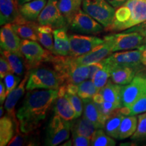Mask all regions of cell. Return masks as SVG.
Instances as JSON below:
<instances>
[{
	"instance_id": "4fadbf2b",
	"label": "cell",
	"mask_w": 146,
	"mask_h": 146,
	"mask_svg": "<svg viewBox=\"0 0 146 146\" xmlns=\"http://www.w3.org/2000/svg\"><path fill=\"white\" fill-rule=\"evenodd\" d=\"M102 62L103 64L108 65L112 71L116 66H139L142 64L141 50L138 48L126 52L114 53L104 58Z\"/></svg>"
},
{
	"instance_id": "ee69618b",
	"label": "cell",
	"mask_w": 146,
	"mask_h": 146,
	"mask_svg": "<svg viewBox=\"0 0 146 146\" xmlns=\"http://www.w3.org/2000/svg\"><path fill=\"white\" fill-rule=\"evenodd\" d=\"M103 66H104V64L102 61L99 62L94 63V64H91L90 65H89V79L92 80L94 75L96 74V72L99 70H100V69L103 68Z\"/></svg>"
},
{
	"instance_id": "277c9868",
	"label": "cell",
	"mask_w": 146,
	"mask_h": 146,
	"mask_svg": "<svg viewBox=\"0 0 146 146\" xmlns=\"http://www.w3.org/2000/svg\"><path fill=\"white\" fill-rule=\"evenodd\" d=\"M30 71L26 89H58L62 85L59 76L56 70L47 67L37 66Z\"/></svg>"
},
{
	"instance_id": "816d5d0a",
	"label": "cell",
	"mask_w": 146,
	"mask_h": 146,
	"mask_svg": "<svg viewBox=\"0 0 146 146\" xmlns=\"http://www.w3.org/2000/svg\"><path fill=\"white\" fill-rule=\"evenodd\" d=\"M4 108H5L3 107L2 105H1V107H0V116H1V117H2L3 116V112H4Z\"/></svg>"
},
{
	"instance_id": "b9f144b4",
	"label": "cell",
	"mask_w": 146,
	"mask_h": 146,
	"mask_svg": "<svg viewBox=\"0 0 146 146\" xmlns=\"http://www.w3.org/2000/svg\"><path fill=\"white\" fill-rule=\"evenodd\" d=\"M10 72H12L10 64H9L8 60L3 56H1V58H0V77H1V79L4 78Z\"/></svg>"
},
{
	"instance_id": "6da1fadb",
	"label": "cell",
	"mask_w": 146,
	"mask_h": 146,
	"mask_svg": "<svg viewBox=\"0 0 146 146\" xmlns=\"http://www.w3.org/2000/svg\"><path fill=\"white\" fill-rule=\"evenodd\" d=\"M58 98V89H34L29 91L16 116L21 132H33L41 126Z\"/></svg>"
},
{
	"instance_id": "d6a6232c",
	"label": "cell",
	"mask_w": 146,
	"mask_h": 146,
	"mask_svg": "<svg viewBox=\"0 0 146 146\" xmlns=\"http://www.w3.org/2000/svg\"><path fill=\"white\" fill-rule=\"evenodd\" d=\"M99 91L92 80H86L78 85L77 95L81 99H89L92 98L94 96L99 92Z\"/></svg>"
},
{
	"instance_id": "d6986e66",
	"label": "cell",
	"mask_w": 146,
	"mask_h": 146,
	"mask_svg": "<svg viewBox=\"0 0 146 146\" xmlns=\"http://www.w3.org/2000/svg\"><path fill=\"white\" fill-rule=\"evenodd\" d=\"M82 100L83 102V116L94 124L96 129H104L107 118L102 114L92 98Z\"/></svg>"
},
{
	"instance_id": "f6af8a7d",
	"label": "cell",
	"mask_w": 146,
	"mask_h": 146,
	"mask_svg": "<svg viewBox=\"0 0 146 146\" xmlns=\"http://www.w3.org/2000/svg\"><path fill=\"white\" fill-rule=\"evenodd\" d=\"M7 96H8V94H7L5 83H3L2 81L1 80V81H0V103H1V105L5 102Z\"/></svg>"
},
{
	"instance_id": "7c38bea8",
	"label": "cell",
	"mask_w": 146,
	"mask_h": 146,
	"mask_svg": "<svg viewBox=\"0 0 146 146\" xmlns=\"http://www.w3.org/2000/svg\"><path fill=\"white\" fill-rule=\"evenodd\" d=\"M70 51L69 56L76 58L87 54L104 42V39L95 36L71 34L69 36Z\"/></svg>"
},
{
	"instance_id": "9a60e30c",
	"label": "cell",
	"mask_w": 146,
	"mask_h": 146,
	"mask_svg": "<svg viewBox=\"0 0 146 146\" xmlns=\"http://www.w3.org/2000/svg\"><path fill=\"white\" fill-rule=\"evenodd\" d=\"M112 52L110 43L104 39L103 43L96 47L89 52L78 57L73 58L77 64L89 66L91 64L102 61L104 58L110 56Z\"/></svg>"
},
{
	"instance_id": "681fc988",
	"label": "cell",
	"mask_w": 146,
	"mask_h": 146,
	"mask_svg": "<svg viewBox=\"0 0 146 146\" xmlns=\"http://www.w3.org/2000/svg\"><path fill=\"white\" fill-rule=\"evenodd\" d=\"M92 100L95 103L97 104H101L102 102H104L103 96H102V95L100 92H98V94H96L95 96H94V97L92 98Z\"/></svg>"
},
{
	"instance_id": "bcb514c9",
	"label": "cell",
	"mask_w": 146,
	"mask_h": 146,
	"mask_svg": "<svg viewBox=\"0 0 146 146\" xmlns=\"http://www.w3.org/2000/svg\"><path fill=\"white\" fill-rule=\"evenodd\" d=\"M39 32L42 33H53L54 32V29L50 25H40L38 28Z\"/></svg>"
},
{
	"instance_id": "ac0fdd59",
	"label": "cell",
	"mask_w": 146,
	"mask_h": 146,
	"mask_svg": "<svg viewBox=\"0 0 146 146\" xmlns=\"http://www.w3.org/2000/svg\"><path fill=\"white\" fill-rule=\"evenodd\" d=\"M17 0H0V25L12 24L21 17Z\"/></svg>"
},
{
	"instance_id": "484cf974",
	"label": "cell",
	"mask_w": 146,
	"mask_h": 146,
	"mask_svg": "<svg viewBox=\"0 0 146 146\" xmlns=\"http://www.w3.org/2000/svg\"><path fill=\"white\" fill-rule=\"evenodd\" d=\"M96 129L94 124L84 116L76 118L75 120H73L71 124V131L72 134L74 133L85 136L89 139H92Z\"/></svg>"
},
{
	"instance_id": "ab89813d",
	"label": "cell",
	"mask_w": 146,
	"mask_h": 146,
	"mask_svg": "<svg viewBox=\"0 0 146 146\" xmlns=\"http://www.w3.org/2000/svg\"><path fill=\"white\" fill-rule=\"evenodd\" d=\"M27 137L25 135V133L21 134V133H18V129L17 130V133L12 140L9 142L8 145L9 146H21L26 145V143L27 142Z\"/></svg>"
},
{
	"instance_id": "e0dca14e",
	"label": "cell",
	"mask_w": 146,
	"mask_h": 146,
	"mask_svg": "<svg viewBox=\"0 0 146 146\" xmlns=\"http://www.w3.org/2000/svg\"><path fill=\"white\" fill-rule=\"evenodd\" d=\"M14 31L23 39H29L32 41H38V28L39 24L35 21H29L21 17L12 23Z\"/></svg>"
},
{
	"instance_id": "2e32d148",
	"label": "cell",
	"mask_w": 146,
	"mask_h": 146,
	"mask_svg": "<svg viewBox=\"0 0 146 146\" xmlns=\"http://www.w3.org/2000/svg\"><path fill=\"white\" fill-rule=\"evenodd\" d=\"M29 74H30V71L29 70L25 75L23 81L8 94L4 104V108L8 112V114L13 118L16 123L18 124L19 123L17 122V118L15 116V107L19 100L23 96L25 91L27 89L26 85L28 81Z\"/></svg>"
},
{
	"instance_id": "74e56055",
	"label": "cell",
	"mask_w": 146,
	"mask_h": 146,
	"mask_svg": "<svg viewBox=\"0 0 146 146\" xmlns=\"http://www.w3.org/2000/svg\"><path fill=\"white\" fill-rule=\"evenodd\" d=\"M38 41L47 50L53 52L54 46V39L53 33H38Z\"/></svg>"
},
{
	"instance_id": "5bb4252c",
	"label": "cell",
	"mask_w": 146,
	"mask_h": 146,
	"mask_svg": "<svg viewBox=\"0 0 146 146\" xmlns=\"http://www.w3.org/2000/svg\"><path fill=\"white\" fill-rule=\"evenodd\" d=\"M22 40L14 31L12 24L3 25L0 30V45L1 50H7L23 57L21 52Z\"/></svg>"
},
{
	"instance_id": "4dcf8cb0",
	"label": "cell",
	"mask_w": 146,
	"mask_h": 146,
	"mask_svg": "<svg viewBox=\"0 0 146 146\" xmlns=\"http://www.w3.org/2000/svg\"><path fill=\"white\" fill-rule=\"evenodd\" d=\"M119 111L125 116H135L146 112V95L142 96L129 106L121 107Z\"/></svg>"
},
{
	"instance_id": "cb8c5ba5",
	"label": "cell",
	"mask_w": 146,
	"mask_h": 146,
	"mask_svg": "<svg viewBox=\"0 0 146 146\" xmlns=\"http://www.w3.org/2000/svg\"><path fill=\"white\" fill-rule=\"evenodd\" d=\"M54 113L68 121L75 119V111L66 95L58 96L54 102Z\"/></svg>"
},
{
	"instance_id": "3957f363",
	"label": "cell",
	"mask_w": 146,
	"mask_h": 146,
	"mask_svg": "<svg viewBox=\"0 0 146 146\" xmlns=\"http://www.w3.org/2000/svg\"><path fill=\"white\" fill-rule=\"evenodd\" d=\"M52 64L59 76L62 85L69 83L79 85L89 78V66L77 64L74 58L70 56L55 55Z\"/></svg>"
},
{
	"instance_id": "30bf717a",
	"label": "cell",
	"mask_w": 146,
	"mask_h": 146,
	"mask_svg": "<svg viewBox=\"0 0 146 146\" xmlns=\"http://www.w3.org/2000/svg\"><path fill=\"white\" fill-rule=\"evenodd\" d=\"M146 95V74L137 73L131 83L122 87L123 106H129Z\"/></svg>"
},
{
	"instance_id": "d590c367",
	"label": "cell",
	"mask_w": 146,
	"mask_h": 146,
	"mask_svg": "<svg viewBox=\"0 0 146 146\" xmlns=\"http://www.w3.org/2000/svg\"><path fill=\"white\" fill-rule=\"evenodd\" d=\"M76 95L77 94H69L68 93H66V94L68 99L70 100L73 108L74 109V111H75V119L81 116L82 113L83 112V100Z\"/></svg>"
},
{
	"instance_id": "7402d4cb",
	"label": "cell",
	"mask_w": 146,
	"mask_h": 146,
	"mask_svg": "<svg viewBox=\"0 0 146 146\" xmlns=\"http://www.w3.org/2000/svg\"><path fill=\"white\" fill-rule=\"evenodd\" d=\"M139 66H116L111 73V80L114 83L120 85H125L131 83L139 72Z\"/></svg>"
},
{
	"instance_id": "e575fe53",
	"label": "cell",
	"mask_w": 146,
	"mask_h": 146,
	"mask_svg": "<svg viewBox=\"0 0 146 146\" xmlns=\"http://www.w3.org/2000/svg\"><path fill=\"white\" fill-rule=\"evenodd\" d=\"M138 124L135 132L131 136L132 139H141L146 138V112L138 116Z\"/></svg>"
},
{
	"instance_id": "8fae6325",
	"label": "cell",
	"mask_w": 146,
	"mask_h": 146,
	"mask_svg": "<svg viewBox=\"0 0 146 146\" xmlns=\"http://www.w3.org/2000/svg\"><path fill=\"white\" fill-rule=\"evenodd\" d=\"M70 30L74 33L85 35H96L101 33L104 27L83 9L74 15L69 24Z\"/></svg>"
},
{
	"instance_id": "ffe728a7",
	"label": "cell",
	"mask_w": 146,
	"mask_h": 146,
	"mask_svg": "<svg viewBox=\"0 0 146 146\" xmlns=\"http://www.w3.org/2000/svg\"><path fill=\"white\" fill-rule=\"evenodd\" d=\"M67 29L68 27H63L54 30V46L52 53L54 55L62 56L70 55V40L67 34Z\"/></svg>"
},
{
	"instance_id": "4316f807",
	"label": "cell",
	"mask_w": 146,
	"mask_h": 146,
	"mask_svg": "<svg viewBox=\"0 0 146 146\" xmlns=\"http://www.w3.org/2000/svg\"><path fill=\"white\" fill-rule=\"evenodd\" d=\"M83 0H58V5L61 13L63 14L68 25L73 17L81 10Z\"/></svg>"
},
{
	"instance_id": "836d02e7",
	"label": "cell",
	"mask_w": 146,
	"mask_h": 146,
	"mask_svg": "<svg viewBox=\"0 0 146 146\" xmlns=\"http://www.w3.org/2000/svg\"><path fill=\"white\" fill-rule=\"evenodd\" d=\"M103 64V68L96 72L92 79L94 85L99 90L105 86L106 84L108 81L109 78L111 76V73H112V69L108 65L105 64Z\"/></svg>"
},
{
	"instance_id": "8d00e7d4",
	"label": "cell",
	"mask_w": 146,
	"mask_h": 146,
	"mask_svg": "<svg viewBox=\"0 0 146 146\" xmlns=\"http://www.w3.org/2000/svg\"><path fill=\"white\" fill-rule=\"evenodd\" d=\"M96 104L97 106L102 112V114L105 116L106 118H108L111 115H112L120 107L114 104L112 102L104 101L101 104Z\"/></svg>"
},
{
	"instance_id": "f907efd6",
	"label": "cell",
	"mask_w": 146,
	"mask_h": 146,
	"mask_svg": "<svg viewBox=\"0 0 146 146\" xmlns=\"http://www.w3.org/2000/svg\"><path fill=\"white\" fill-rule=\"evenodd\" d=\"M32 1V0H17V2H18V5H21L22 4H23V3L28 2V1Z\"/></svg>"
},
{
	"instance_id": "7dc6e473",
	"label": "cell",
	"mask_w": 146,
	"mask_h": 146,
	"mask_svg": "<svg viewBox=\"0 0 146 146\" xmlns=\"http://www.w3.org/2000/svg\"><path fill=\"white\" fill-rule=\"evenodd\" d=\"M67 93L69 94H78V85L73 83H69L66 85Z\"/></svg>"
},
{
	"instance_id": "f1b7e54d",
	"label": "cell",
	"mask_w": 146,
	"mask_h": 146,
	"mask_svg": "<svg viewBox=\"0 0 146 146\" xmlns=\"http://www.w3.org/2000/svg\"><path fill=\"white\" fill-rule=\"evenodd\" d=\"M137 119L135 116H125L120 124L118 139H125L131 137L137 127Z\"/></svg>"
},
{
	"instance_id": "44dd1931",
	"label": "cell",
	"mask_w": 146,
	"mask_h": 146,
	"mask_svg": "<svg viewBox=\"0 0 146 146\" xmlns=\"http://www.w3.org/2000/svg\"><path fill=\"white\" fill-rule=\"evenodd\" d=\"M47 2V0H32L23 3L19 5L20 14L27 21H37Z\"/></svg>"
},
{
	"instance_id": "5b68a950",
	"label": "cell",
	"mask_w": 146,
	"mask_h": 146,
	"mask_svg": "<svg viewBox=\"0 0 146 146\" xmlns=\"http://www.w3.org/2000/svg\"><path fill=\"white\" fill-rule=\"evenodd\" d=\"M21 52L25 59V66L29 70L39 66L41 63L52 62L55 55L41 46L36 41L29 39L22 40Z\"/></svg>"
},
{
	"instance_id": "60d3db41",
	"label": "cell",
	"mask_w": 146,
	"mask_h": 146,
	"mask_svg": "<svg viewBox=\"0 0 146 146\" xmlns=\"http://www.w3.org/2000/svg\"><path fill=\"white\" fill-rule=\"evenodd\" d=\"M72 145L74 146H89L91 145V139L86 137L78 134H72Z\"/></svg>"
},
{
	"instance_id": "9c48e42d",
	"label": "cell",
	"mask_w": 146,
	"mask_h": 146,
	"mask_svg": "<svg viewBox=\"0 0 146 146\" xmlns=\"http://www.w3.org/2000/svg\"><path fill=\"white\" fill-rule=\"evenodd\" d=\"M58 1L47 0V4L37 19L38 23L40 25H50L54 30L69 26L66 19L58 8Z\"/></svg>"
},
{
	"instance_id": "52a82bcc",
	"label": "cell",
	"mask_w": 146,
	"mask_h": 146,
	"mask_svg": "<svg viewBox=\"0 0 146 146\" xmlns=\"http://www.w3.org/2000/svg\"><path fill=\"white\" fill-rule=\"evenodd\" d=\"M72 122L63 119L55 114L48 124L46 130L45 145L56 146L70 137Z\"/></svg>"
},
{
	"instance_id": "8992f818",
	"label": "cell",
	"mask_w": 146,
	"mask_h": 146,
	"mask_svg": "<svg viewBox=\"0 0 146 146\" xmlns=\"http://www.w3.org/2000/svg\"><path fill=\"white\" fill-rule=\"evenodd\" d=\"M82 9L107 29L114 21L116 9L106 0H83Z\"/></svg>"
},
{
	"instance_id": "83f0119b",
	"label": "cell",
	"mask_w": 146,
	"mask_h": 146,
	"mask_svg": "<svg viewBox=\"0 0 146 146\" xmlns=\"http://www.w3.org/2000/svg\"><path fill=\"white\" fill-rule=\"evenodd\" d=\"M111 115L106 121L104 126V131L107 135L114 139H118L119 135V129L122 120H123L125 115L120 112L119 109Z\"/></svg>"
},
{
	"instance_id": "1f68e13d",
	"label": "cell",
	"mask_w": 146,
	"mask_h": 146,
	"mask_svg": "<svg viewBox=\"0 0 146 146\" xmlns=\"http://www.w3.org/2000/svg\"><path fill=\"white\" fill-rule=\"evenodd\" d=\"M105 131L102 129H98L95 131L92 139H91V144L93 146H114L116 141L114 138L111 137L105 133Z\"/></svg>"
},
{
	"instance_id": "c3c4849f",
	"label": "cell",
	"mask_w": 146,
	"mask_h": 146,
	"mask_svg": "<svg viewBox=\"0 0 146 146\" xmlns=\"http://www.w3.org/2000/svg\"><path fill=\"white\" fill-rule=\"evenodd\" d=\"M106 1L115 8H118L123 5L127 0H106Z\"/></svg>"
},
{
	"instance_id": "ba28073f",
	"label": "cell",
	"mask_w": 146,
	"mask_h": 146,
	"mask_svg": "<svg viewBox=\"0 0 146 146\" xmlns=\"http://www.w3.org/2000/svg\"><path fill=\"white\" fill-rule=\"evenodd\" d=\"M104 39L110 43L112 52L135 50L145 44L144 37L137 32L123 31L108 35Z\"/></svg>"
},
{
	"instance_id": "f35d334b",
	"label": "cell",
	"mask_w": 146,
	"mask_h": 146,
	"mask_svg": "<svg viewBox=\"0 0 146 146\" xmlns=\"http://www.w3.org/2000/svg\"><path fill=\"white\" fill-rule=\"evenodd\" d=\"M3 81H4V83L6 87V91L7 94H8L13 90L14 89H15L17 85L19 84L20 81H21V78L19 77V76L16 75V74L12 72H10L7 74L6 76L3 78Z\"/></svg>"
},
{
	"instance_id": "7bdbcfd3",
	"label": "cell",
	"mask_w": 146,
	"mask_h": 146,
	"mask_svg": "<svg viewBox=\"0 0 146 146\" xmlns=\"http://www.w3.org/2000/svg\"><path fill=\"white\" fill-rule=\"evenodd\" d=\"M125 32H137L140 33L145 39V41L146 43V21L143 22L139 25H136L131 27L130 29H128L127 30L124 31Z\"/></svg>"
},
{
	"instance_id": "7a4b0ae2",
	"label": "cell",
	"mask_w": 146,
	"mask_h": 146,
	"mask_svg": "<svg viewBox=\"0 0 146 146\" xmlns=\"http://www.w3.org/2000/svg\"><path fill=\"white\" fill-rule=\"evenodd\" d=\"M146 21V0H127L116 9L114 21L106 31L118 32Z\"/></svg>"
},
{
	"instance_id": "d4e9b609",
	"label": "cell",
	"mask_w": 146,
	"mask_h": 146,
	"mask_svg": "<svg viewBox=\"0 0 146 146\" xmlns=\"http://www.w3.org/2000/svg\"><path fill=\"white\" fill-rule=\"evenodd\" d=\"M122 87L123 86L114 83L112 80H108L103 88L99 91L104 101L112 102L119 107H123L122 104Z\"/></svg>"
},
{
	"instance_id": "f546056e",
	"label": "cell",
	"mask_w": 146,
	"mask_h": 146,
	"mask_svg": "<svg viewBox=\"0 0 146 146\" xmlns=\"http://www.w3.org/2000/svg\"><path fill=\"white\" fill-rule=\"evenodd\" d=\"M1 55L8 60L14 74L18 76L23 75L25 66V64H24V58L7 50H1Z\"/></svg>"
},
{
	"instance_id": "603a6c76",
	"label": "cell",
	"mask_w": 146,
	"mask_h": 146,
	"mask_svg": "<svg viewBox=\"0 0 146 146\" xmlns=\"http://www.w3.org/2000/svg\"><path fill=\"white\" fill-rule=\"evenodd\" d=\"M19 124L9 115L2 116L0 119V145L5 146L13 138L15 129H18Z\"/></svg>"
}]
</instances>
